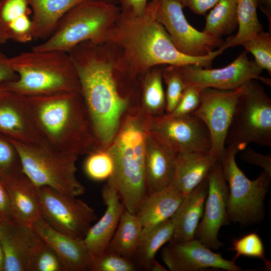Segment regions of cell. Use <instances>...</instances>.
Wrapping results in <instances>:
<instances>
[{"label":"cell","mask_w":271,"mask_h":271,"mask_svg":"<svg viewBox=\"0 0 271 271\" xmlns=\"http://www.w3.org/2000/svg\"><path fill=\"white\" fill-rule=\"evenodd\" d=\"M68 53L79 77L94 136L100 148L105 149L126 112L140 106L139 80L122 63L110 43L83 42Z\"/></svg>","instance_id":"6da1fadb"},{"label":"cell","mask_w":271,"mask_h":271,"mask_svg":"<svg viewBox=\"0 0 271 271\" xmlns=\"http://www.w3.org/2000/svg\"><path fill=\"white\" fill-rule=\"evenodd\" d=\"M159 2L160 0L148 2L140 15L121 10L115 23L108 42L116 48L122 63L130 73L139 78L157 66L195 65L211 68L213 61L223 50L217 49L202 57H192L180 52L157 19Z\"/></svg>","instance_id":"7a4b0ae2"},{"label":"cell","mask_w":271,"mask_h":271,"mask_svg":"<svg viewBox=\"0 0 271 271\" xmlns=\"http://www.w3.org/2000/svg\"><path fill=\"white\" fill-rule=\"evenodd\" d=\"M31 115L52 148L80 155L101 149L80 92L26 96Z\"/></svg>","instance_id":"3957f363"},{"label":"cell","mask_w":271,"mask_h":271,"mask_svg":"<svg viewBox=\"0 0 271 271\" xmlns=\"http://www.w3.org/2000/svg\"><path fill=\"white\" fill-rule=\"evenodd\" d=\"M152 118L140 106L130 107L106 148L113 162V171L107 183L117 191L125 209L134 214L148 196L145 159Z\"/></svg>","instance_id":"277c9868"},{"label":"cell","mask_w":271,"mask_h":271,"mask_svg":"<svg viewBox=\"0 0 271 271\" xmlns=\"http://www.w3.org/2000/svg\"><path fill=\"white\" fill-rule=\"evenodd\" d=\"M18 78L2 83L4 89L25 96L80 92L76 68L67 52L34 51L9 58Z\"/></svg>","instance_id":"5b68a950"},{"label":"cell","mask_w":271,"mask_h":271,"mask_svg":"<svg viewBox=\"0 0 271 271\" xmlns=\"http://www.w3.org/2000/svg\"><path fill=\"white\" fill-rule=\"evenodd\" d=\"M120 11L115 4L95 0L82 2L63 17L50 37L32 50L68 52L83 42H108Z\"/></svg>","instance_id":"8992f818"},{"label":"cell","mask_w":271,"mask_h":271,"mask_svg":"<svg viewBox=\"0 0 271 271\" xmlns=\"http://www.w3.org/2000/svg\"><path fill=\"white\" fill-rule=\"evenodd\" d=\"M8 139L19 155L24 173L37 187L47 186L76 197L84 193L85 188L76 175L79 156L51 147L28 145Z\"/></svg>","instance_id":"52a82bcc"},{"label":"cell","mask_w":271,"mask_h":271,"mask_svg":"<svg viewBox=\"0 0 271 271\" xmlns=\"http://www.w3.org/2000/svg\"><path fill=\"white\" fill-rule=\"evenodd\" d=\"M251 143L271 146V99L255 79L242 86L225 144L241 151Z\"/></svg>","instance_id":"ba28073f"},{"label":"cell","mask_w":271,"mask_h":271,"mask_svg":"<svg viewBox=\"0 0 271 271\" xmlns=\"http://www.w3.org/2000/svg\"><path fill=\"white\" fill-rule=\"evenodd\" d=\"M238 152L236 147L226 146L219 161L229 188V220L248 226L264 218V200L271 176L263 171L255 179H248L236 163L235 157Z\"/></svg>","instance_id":"9c48e42d"},{"label":"cell","mask_w":271,"mask_h":271,"mask_svg":"<svg viewBox=\"0 0 271 271\" xmlns=\"http://www.w3.org/2000/svg\"><path fill=\"white\" fill-rule=\"evenodd\" d=\"M42 216L54 229L83 239L96 220L94 210L83 200L50 187H37Z\"/></svg>","instance_id":"30bf717a"},{"label":"cell","mask_w":271,"mask_h":271,"mask_svg":"<svg viewBox=\"0 0 271 271\" xmlns=\"http://www.w3.org/2000/svg\"><path fill=\"white\" fill-rule=\"evenodd\" d=\"M150 133L175 154L210 152V134L205 123L192 113L173 117L166 114L152 118Z\"/></svg>","instance_id":"8fae6325"},{"label":"cell","mask_w":271,"mask_h":271,"mask_svg":"<svg viewBox=\"0 0 271 271\" xmlns=\"http://www.w3.org/2000/svg\"><path fill=\"white\" fill-rule=\"evenodd\" d=\"M179 0H160L156 18L175 48L192 57L207 56L222 47L224 41L194 28L187 21Z\"/></svg>","instance_id":"7c38bea8"},{"label":"cell","mask_w":271,"mask_h":271,"mask_svg":"<svg viewBox=\"0 0 271 271\" xmlns=\"http://www.w3.org/2000/svg\"><path fill=\"white\" fill-rule=\"evenodd\" d=\"M176 67L186 83L195 85L202 89L234 90L252 79L270 86V79L260 76L263 70L249 59L246 51L230 64L220 68H205L195 65Z\"/></svg>","instance_id":"4fadbf2b"},{"label":"cell","mask_w":271,"mask_h":271,"mask_svg":"<svg viewBox=\"0 0 271 271\" xmlns=\"http://www.w3.org/2000/svg\"><path fill=\"white\" fill-rule=\"evenodd\" d=\"M242 86L234 90L202 89L199 105L192 113L207 126L211 139V152L219 160L225 148L227 131Z\"/></svg>","instance_id":"5bb4252c"},{"label":"cell","mask_w":271,"mask_h":271,"mask_svg":"<svg viewBox=\"0 0 271 271\" xmlns=\"http://www.w3.org/2000/svg\"><path fill=\"white\" fill-rule=\"evenodd\" d=\"M207 178L208 193L195 238L209 248L218 249L223 245L218 239L219 230L229 222L227 213L229 188L219 161L212 167Z\"/></svg>","instance_id":"9a60e30c"},{"label":"cell","mask_w":271,"mask_h":271,"mask_svg":"<svg viewBox=\"0 0 271 271\" xmlns=\"http://www.w3.org/2000/svg\"><path fill=\"white\" fill-rule=\"evenodd\" d=\"M161 258L171 271H197L212 268L227 271H241L235 259L224 258L194 238L169 244L161 252Z\"/></svg>","instance_id":"2e32d148"},{"label":"cell","mask_w":271,"mask_h":271,"mask_svg":"<svg viewBox=\"0 0 271 271\" xmlns=\"http://www.w3.org/2000/svg\"><path fill=\"white\" fill-rule=\"evenodd\" d=\"M0 135L26 144L51 147L31 115L26 96L5 89L0 94Z\"/></svg>","instance_id":"e0dca14e"},{"label":"cell","mask_w":271,"mask_h":271,"mask_svg":"<svg viewBox=\"0 0 271 271\" xmlns=\"http://www.w3.org/2000/svg\"><path fill=\"white\" fill-rule=\"evenodd\" d=\"M31 227L57 254L65 271H91L92 260L83 239L54 229L42 216L33 223Z\"/></svg>","instance_id":"ac0fdd59"},{"label":"cell","mask_w":271,"mask_h":271,"mask_svg":"<svg viewBox=\"0 0 271 271\" xmlns=\"http://www.w3.org/2000/svg\"><path fill=\"white\" fill-rule=\"evenodd\" d=\"M101 196L106 206L105 212L83 238L92 261L106 250L125 209L117 191L107 183L102 189Z\"/></svg>","instance_id":"d6986e66"},{"label":"cell","mask_w":271,"mask_h":271,"mask_svg":"<svg viewBox=\"0 0 271 271\" xmlns=\"http://www.w3.org/2000/svg\"><path fill=\"white\" fill-rule=\"evenodd\" d=\"M36 236L30 226L0 220L4 271H27L29 252Z\"/></svg>","instance_id":"ffe728a7"},{"label":"cell","mask_w":271,"mask_h":271,"mask_svg":"<svg viewBox=\"0 0 271 271\" xmlns=\"http://www.w3.org/2000/svg\"><path fill=\"white\" fill-rule=\"evenodd\" d=\"M208 189L206 178L189 193L185 195L171 219L174 225L173 235L169 243H174L195 238L202 217Z\"/></svg>","instance_id":"44dd1931"},{"label":"cell","mask_w":271,"mask_h":271,"mask_svg":"<svg viewBox=\"0 0 271 271\" xmlns=\"http://www.w3.org/2000/svg\"><path fill=\"white\" fill-rule=\"evenodd\" d=\"M2 181L10 197L13 220L31 227L42 216L37 187L24 173Z\"/></svg>","instance_id":"7402d4cb"},{"label":"cell","mask_w":271,"mask_h":271,"mask_svg":"<svg viewBox=\"0 0 271 271\" xmlns=\"http://www.w3.org/2000/svg\"><path fill=\"white\" fill-rule=\"evenodd\" d=\"M218 161L211 152L177 154L171 184L186 195L207 177L210 170Z\"/></svg>","instance_id":"603a6c76"},{"label":"cell","mask_w":271,"mask_h":271,"mask_svg":"<svg viewBox=\"0 0 271 271\" xmlns=\"http://www.w3.org/2000/svg\"><path fill=\"white\" fill-rule=\"evenodd\" d=\"M176 156L149 132L146 139L145 159L148 195L171 184Z\"/></svg>","instance_id":"cb8c5ba5"},{"label":"cell","mask_w":271,"mask_h":271,"mask_svg":"<svg viewBox=\"0 0 271 271\" xmlns=\"http://www.w3.org/2000/svg\"><path fill=\"white\" fill-rule=\"evenodd\" d=\"M86 0H28L33 16V39H47L54 33L63 17L73 7Z\"/></svg>","instance_id":"d4e9b609"},{"label":"cell","mask_w":271,"mask_h":271,"mask_svg":"<svg viewBox=\"0 0 271 271\" xmlns=\"http://www.w3.org/2000/svg\"><path fill=\"white\" fill-rule=\"evenodd\" d=\"M184 196L172 184L148 194L136 214L143 227H152L171 218Z\"/></svg>","instance_id":"484cf974"},{"label":"cell","mask_w":271,"mask_h":271,"mask_svg":"<svg viewBox=\"0 0 271 271\" xmlns=\"http://www.w3.org/2000/svg\"><path fill=\"white\" fill-rule=\"evenodd\" d=\"M174 225L170 219L156 225L143 227L139 243L132 261L138 268L151 270L158 250L169 242L173 235Z\"/></svg>","instance_id":"4316f807"},{"label":"cell","mask_w":271,"mask_h":271,"mask_svg":"<svg viewBox=\"0 0 271 271\" xmlns=\"http://www.w3.org/2000/svg\"><path fill=\"white\" fill-rule=\"evenodd\" d=\"M162 66L153 67L139 78L140 92V106L150 116L166 113V95L163 82Z\"/></svg>","instance_id":"83f0119b"},{"label":"cell","mask_w":271,"mask_h":271,"mask_svg":"<svg viewBox=\"0 0 271 271\" xmlns=\"http://www.w3.org/2000/svg\"><path fill=\"white\" fill-rule=\"evenodd\" d=\"M142 229L137 215L125 209L106 251L118 254L132 261Z\"/></svg>","instance_id":"f1b7e54d"},{"label":"cell","mask_w":271,"mask_h":271,"mask_svg":"<svg viewBox=\"0 0 271 271\" xmlns=\"http://www.w3.org/2000/svg\"><path fill=\"white\" fill-rule=\"evenodd\" d=\"M238 26L236 0H219L206 17L205 33L221 38L230 34Z\"/></svg>","instance_id":"f546056e"},{"label":"cell","mask_w":271,"mask_h":271,"mask_svg":"<svg viewBox=\"0 0 271 271\" xmlns=\"http://www.w3.org/2000/svg\"><path fill=\"white\" fill-rule=\"evenodd\" d=\"M238 19V31L229 37L222 48L240 45L246 39L263 31L257 14V0H236Z\"/></svg>","instance_id":"4dcf8cb0"},{"label":"cell","mask_w":271,"mask_h":271,"mask_svg":"<svg viewBox=\"0 0 271 271\" xmlns=\"http://www.w3.org/2000/svg\"><path fill=\"white\" fill-rule=\"evenodd\" d=\"M27 271H65L57 254L37 234L29 252Z\"/></svg>","instance_id":"1f68e13d"},{"label":"cell","mask_w":271,"mask_h":271,"mask_svg":"<svg viewBox=\"0 0 271 271\" xmlns=\"http://www.w3.org/2000/svg\"><path fill=\"white\" fill-rule=\"evenodd\" d=\"M241 45L252 54L254 61L271 75V33L262 31L243 42Z\"/></svg>","instance_id":"d6a6232c"},{"label":"cell","mask_w":271,"mask_h":271,"mask_svg":"<svg viewBox=\"0 0 271 271\" xmlns=\"http://www.w3.org/2000/svg\"><path fill=\"white\" fill-rule=\"evenodd\" d=\"M86 175L95 181L108 179L113 171V162L111 156L105 149L96 150L88 154L84 164Z\"/></svg>","instance_id":"836d02e7"},{"label":"cell","mask_w":271,"mask_h":271,"mask_svg":"<svg viewBox=\"0 0 271 271\" xmlns=\"http://www.w3.org/2000/svg\"><path fill=\"white\" fill-rule=\"evenodd\" d=\"M163 79L167 87L166 95V114L170 113L179 102L186 83L177 68L166 65L163 68Z\"/></svg>","instance_id":"e575fe53"},{"label":"cell","mask_w":271,"mask_h":271,"mask_svg":"<svg viewBox=\"0 0 271 271\" xmlns=\"http://www.w3.org/2000/svg\"><path fill=\"white\" fill-rule=\"evenodd\" d=\"M232 250L235 252L234 259L240 256L255 257L264 261L268 268L270 264L265 258V250L260 236L255 232H251L232 241Z\"/></svg>","instance_id":"d590c367"},{"label":"cell","mask_w":271,"mask_h":271,"mask_svg":"<svg viewBox=\"0 0 271 271\" xmlns=\"http://www.w3.org/2000/svg\"><path fill=\"white\" fill-rule=\"evenodd\" d=\"M24 173L19 155L10 141L0 135V178L6 179Z\"/></svg>","instance_id":"8d00e7d4"},{"label":"cell","mask_w":271,"mask_h":271,"mask_svg":"<svg viewBox=\"0 0 271 271\" xmlns=\"http://www.w3.org/2000/svg\"><path fill=\"white\" fill-rule=\"evenodd\" d=\"M138 268L131 260L105 251L93 260L91 271H135Z\"/></svg>","instance_id":"74e56055"},{"label":"cell","mask_w":271,"mask_h":271,"mask_svg":"<svg viewBox=\"0 0 271 271\" xmlns=\"http://www.w3.org/2000/svg\"><path fill=\"white\" fill-rule=\"evenodd\" d=\"M201 90L202 89L195 85L186 83L185 88L177 105L170 113L166 114L176 117L193 113L199 105Z\"/></svg>","instance_id":"f35d334b"},{"label":"cell","mask_w":271,"mask_h":271,"mask_svg":"<svg viewBox=\"0 0 271 271\" xmlns=\"http://www.w3.org/2000/svg\"><path fill=\"white\" fill-rule=\"evenodd\" d=\"M9 39L20 43H27L33 38L32 22L28 15H24L6 25Z\"/></svg>","instance_id":"ab89813d"},{"label":"cell","mask_w":271,"mask_h":271,"mask_svg":"<svg viewBox=\"0 0 271 271\" xmlns=\"http://www.w3.org/2000/svg\"><path fill=\"white\" fill-rule=\"evenodd\" d=\"M28 0H1L0 16L5 26L18 18L28 15Z\"/></svg>","instance_id":"60d3db41"},{"label":"cell","mask_w":271,"mask_h":271,"mask_svg":"<svg viewBox=\"0 0 271 271\" xmlns=\"http://www.w3.org/2000/svg\"><path fill=\"white\" fill-rule=\"evenodd\" d=\"M241 157L246 162L259 166L271 176V156L254 151L251 148L245 149Z\"/></svg>","instance_id":"b9f144b4"},{"label":"cell","mask_w":271,"mask_h":271,"mask_svg":"<svg viewBox=\"0 0 271 271\" xmlns=\"http://www.w3.org/2000/svg\"><path fill=\"white\" fill-rule=\"evenodd\" d=\"M183 7L189 8L196 15H204L213 8L219 0H179Z\"/></svg>","instance_id":"7bdbcfd3"},{"label":"cell","mask_w":271,"mask_h":271,"mask_svg":"<svg viewBox=\"0 0 271 271\" xmlns=\"http://www.w3.org/2000/svg\"><path fill=\"white\" fill-rule=\"evenodd\" d=\"M0 220H13L10 197L0 178Z\"/></svg>","instance_id":"ee69618b"},{"label":"cell","mask_w":271,"mask_h":271,"mask_svg":"<svg viewBox=\"0 0 271 271\" xmlns=\"http://www.w3.org/2000/svg\"><path fill=\"white\" fill-rule=\"evenodd\" d=\"M18 76L11 67L9 58L0 50V84L17 79Z\"/></svg>","instance_id":"f6af8a7d"},{"label":"cell","mask_w":271,"mask_h":271,"mask_svg":"<svg viewBox=\"0 0 271 271\" xmlns=\"http://www.w3.org/2000/svg\"><path fill=\"white\" fill-rule=\"evenodd\" d=\"M148 0H119L121 10L131 12L135 15H140L148 4Z\"/></svg>","instance_id":"bcb514c9"},{"label":"cell","mask_w":271,"mask_h":271,"mask_svg":"<svg viewBox=\"0 0 271 271\" xmlns=\"http://www.w3.org/2000/svg\"><path fill=\"white\" fill-rule=\"evenodd\" d=\"M257 7L265 15L269 24V32L271 33V0H257Z\"/></svg>","instance_id":"7dc6e473"},{"label":"cell","mask_w":271,"mask_h":271,"mask_svg":"<svg viewBox=\"0 0 271 271\" xmlns=\"http://www.w3.org/2000/svg\"><path fill=\"white\" fill-rule=\"evenodd\" d=\"M1 0H0V6H1ZM9 40V38L7 32L6 28L3 22L1 16H0V46L5 43Z\"/></svg>","instance_id":"c3c4849f"},{"label":"cell","mask_w":271,"mask_h":271,"mask_svg":"<svg viewBox=\"0 0 271 271\" xmlns=\"http://www.w3.org/2000/svg\"><path fill=\"white\" fill-rule=\"evenodd\" d=\"M168 270L156 260L154 263L151 271H166Z\"/></svg>","instance_id":"681fc988"},{"label":"cell","mask_w":271,"mask_h":271,"mask_svg":"<svg viewBox=\"0 0 271 271\" xmlns=\"http://www.w3.org/2000/svg\"><path fill=\"white\" fill-rule=\"evenodd\" d=\"M0 271H4V255L0 242Z\"/></svg>","instance_id":"f907efd6"},{"label":"cell","mask_w":271,"mask_h":271,"mask_svg":"<svg viewBox=\"0 0 271 271\" xmlns=\"http://www.w3.org/2000/svg\"><path fill=\"white\" fill-rule=\"evenodd\" d=\"M95 1H98L103 2H105L107 3L117 5V4H119V0H95Z\"/></svg>","instance_id":"816d5d0a"},{"label":"cell","mask_w":271,"mask_h":271,"mask_svg":"<svg viewBox=\"0 0 271 271\" xmlns=\"http://www.w3.org/2000/svg\"><path fill=\"white\" fill-rule=\"evenodd\" d=\"M5 90L3 85L2 83L0 84V94Z\"/></svg>","instance_id":"f5cc1de1"}]
</instances>
